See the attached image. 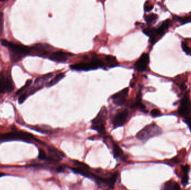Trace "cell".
I'll use <instances>...</instances> for the list:
<instances>
[{"label":"cell","mask_w":191,"mask_h":190,"mask_svg":"<svg viewBox=\"0 0 191 190\" xmlns=\"http://www.w3.org/2000/svg\"><path fill=\"white\" fill-rule=\"evenodd\" d=\"M162 133V129L154 123L145 127L143 129L136 134V138L140 141H145L149 139L158 136Z\"/></svg>","instance_id":"obj_2"},{"label":"cell","mask_w":191,"mask_h":190,"mask_svg":"<svg viewBox=\"0 0 191 190\" xmlns=\"http://www.w3.org/2000/svg\"><path fill=\"white\" fill-rule=\"evenodd\" d=\"M172 190H180V185L177 182H174Z\"/></svg>","instance_id":"obj_33"},{"label":"cell","mask_w":191,"mask_h":190,"mask_svg":"<svg viewBox=\"0 0 191 190\" xmlns=\"http://www.w3.org/2000/svg\"><path fill=\"white\" fill-rule=\"evenodd\" d=\"M149 62V56L147 53H144L135 63V68L139 71L146 70Z\"/></svg>","instance_id":"obj_10"},{"label":"cell","mask_w":191,"mask_h":190,"mask_svg":"<svg viewBox=\"0 0 191 190\" xmlns=\"http://www.w3.org/2000/svg\"><path fill=\"white\" fill-rule=\"evenodd\" d=\"M180 89H181V90H185L186 89V86L184 84H182L180 85Z\"/></svg>","instance_id":"obj_37"},{"label":"cell","mask_w":191,"mask_h":190,"mask_svg":"<svg viewBox=\"0 0 191 190\" xmlns=\"http://www.w3.org/2000/svg\"><path fill=\"white\" fill-rule=\"evenodd\" d=\"M3 29V14L0 11V35L2 34Z\"/></svg>","instance_id":"obj_27"},{"label":"cell","mask_w":191,"mask_h":190,"mask_svg":"<svg viewBox=\"0 0 191 190\" xmlns=\"http://www.w3.org/2000/svg\"><path fill=\"white\" fill-rule=\"evenodd\" d=\"M107 114L106 108L102 107L95 118L92 121V128L100 133H104L105 132V122Z\"/></svg>","instance_id":"obj_4"},{"label":"cell","mask_w":191,"mask_h":190,"mask_svg":"<svg viewBox=\"0 0 191 190\" xmlns=\"http://www.w3.org/2000/svg\"><path fill=\"white\" fill-rule=\"evenodd\" d=\"M0 79L2 82L3 93H10L13 90V85L10 75H8L6 77L1 75Z\"/></svg>","instance_id":"obj_12"},{"label":"cell","mask_w":191,"mask_h":190,"mask_svg":"<svg viewBox=\"0 0 191 190\" xmlns=\"http://www.w3.org/2000/svg\"><path fill=\"white\" fill-rule=\"evenodd\" d=\"M3 93V89H2V82L0 79V94Z\"/></svg>","instance_id":"obj_36"},{"label":"cell","mask_w":191,"mask_h":190,"mask_svg":"<svg viewBox=\"0 0 191 190\" xmlns=\"http://www.w3.org/2000/svg\"><path fill=\"white\" fill-rule=\"evenodd\" d=\"M170 21L169 20H167L164 21L160 26L156 29L157 35H163L165 33V31L169 28L170 25Z\"/></svg>","instance_id":"obj_16"},{"label":"cell","mask_w":191,"mask_h":190,"mask_svg":"<svg viewBox=\"0 0 191 190\" xmlns=\"http://www.w3.org/2000/svg\"><path fill=\"white\" fill-rule=\"evenodd\" d=\"M74 164L75 165L76 167H79V168H84V169H88L89 168V167L87 165H85L84 163L80 162L79 161H75Z\"/></svg>","instance_id":"obj_28"},{"label":"cell","mask_w":191,"mask_h":190,"mask_svg":"<svg viewBox=\"0 0 191 190\" xmlns=\"http://www.w3.org/2000/svg\"><path fill=\"white\" fill-rule=\"evenodd\" d=\"M172 161L174 162V163H177V162H178V158H173L172 159Z\"/></svg>","instance_id":"obj_38"},{"label":"cell","mask_w":191,"mask_h":190,"mask_svg":"<svg viewBox=\"0 0 191 190\" xmlns=\"http://www.w3.org/2000/svg\"><path fill=\"white\" fill-rule=\"evenodd\" d=\"M1 44L3 46L9 48L11 59L13 62H17L22 58L30 52V48L23 45L15 44L6 40H2Z\"/></svg>","instance_id":"obj_1"},{"label":"cell","mask_w":191,"mask_h":190,"mask_svg":"<svg viewBox=\"0 0 191 190\" xmlns=\"http://www.w3.org/2000/svg\"><path fill=\"white\" fill-rule=\"evenodd\" d=\"M145 20L147 24L149 25H153L158 20V16L157 15L154 13H151L148 15L145 16Z\"/></svg>","instance_id":"obj_18"},{"label":"cell","mask_w":191,"mask_h":190,"mask_svg":"<svg viewBox=\"0 0 191 190\" xmlns=\"http://www.w3.org/2000/svg\"><path fill=\"white\" fill-rule=\"evenodd\" d=\"M182 172L184 173V175H187L188 173L190 171V168L189 166L188 165H185V166H182Z\"/></svg>","instance_id":"obj_31"},{"label":"cell","mask_w":191,"mask_h":190,"mask_svg":"<svg viewBox=\"0 0 191 190\" xmlns=\"http://www.w3.org/2000/svg\"><path fill=\"white\" fill-rule=\"evenodd\" d=\"M182 48L183 50V51L188 55L191 56V48H190L188 45L187 44V43L184 41L182 42Z\"/></svg>","instance_id":"obj_21"},{"label":"cell","mask_w":191,"mask_h":190,"mask_svg":"<svg viewBox=\"0 0 191 190\" xmlns=\"http://www.w3.org/2000/svg\"><path fill=\"white\" fill-rule=\"evenodd\" d=\"M104 66L103 62L98 59H94L88 62H81L73 64L70 66L71 69L78 71H87L94 70Z\"/></svg>","instance_id":"obj_5"},{"label":"cell","mask_w":191,"mask_h":190,"mask_svg":"<svg viewBox=\"0 0 191 190\" xmlns=\"http://www.w3.org/2000/svg\"><path fill=\"white\" fill-rule=\"evenodd\" d=\"M129 93V89L126 88L115 95H112L111 99L113 102L118 106H122L125 104L126 100V98Z\"/></svg>","instance_id":"obj_9"},{"label":"cell","mask_w":191,"mask_h":190,"mask_svg":"<svg viewBox=\"0 0 191 190\" xmlns=\"http://www.w3.org/2000/svg\"><path fill=\"white\" fill-rule=\"evenodd\" d=\"M106 62L109 66H115L118 65V62L115 57H113L110 55L106 56L105 58Z\"/></svg>","instance_id":"obj_19"},{"label":"cell","mask_w":191,"mask_h":190,"mask_svg":"<svg viewBox=\"0 0 191 190\" xmlns=\"http://www.w3.org/2000/svg\"><path fill=\"white\" fill-rule=\"evenodd\" d=\"M51 47L48 44H37L30 48V52L33 51L35 55L40 56H44L50 52L51 50Z\"/></svg>","instance_id":"obj_7"},{"label":"cell","mask_w":191,"mask_h":190,"mask_svg":"<svg viewBox=\"0 0 191 190\" xmlns=\"http://www.w3.org/2000/svg\"><path fill=\"white\" fill-rule=\"evenodd\" d=\"M72 55L70 53L61 51H57L51 53L49 56V59L52 61L58 62H66Z\"/></svg>","instance_id":"obj_11"},{"label":"cell","mask_w":191,"mask_h":190,"mask_svg":"<svg viewBox=\"0 0 191 190\" xmlns=\"http://www.w3.org/2000/svg\"><path fill=\"white\" fill-rule=\"evenodd\" d=\"M27 96V95L26 93H24L23 94H22V95H21V96L19 97V103L20 104L23 103L24 101L26 100Z\"/></svg>","instance_id":"obj_32"},{"label":"cell","mask_w":191,"mask_h":190,"mask_svg":"<svg viewBox=\"0 0 191 190\" xmlns=\"http://www.w3.org/2000/svg\"><path fill=\"white\" fill-rule=\"evenodd\" d=\"M34 139L35 138L32 134L23 131L12 132L0 134V141L21 140L29 142Z\"/></svg>","instance_id":"obj_3"},{"label":"cell","mask_w":191,"mask_h":190,"mask_svg":"<svg viewBox=\"0 0 191 190\" xmlns=\"http://www.w3.org/2000/svg\"><path fill=\"white\" fill-rule=\"evenodd\" d=\"M191 109V103L190 98L188 94H186L181 100L180 106L178 110V112L180 116L186 117L190 113Z\"/></svg>","instance_id":"obj_6"},{"label":"cell","mask_w":191,"mask_h":190,"mask_svg":"<svg viewBox=\"0 0 191 190\" xmlns=\"http://www.w3.org/2000/svg\"><path fill=\"white\" fill-rule=\"evenodd\" d=\"M49 157L48 159L54 162H59L64 157V153L57 149L53 147L48 148Z\"/></svg>","instance_id":"obj_13"},{"label":"cell","mask_w":191,"mask_h":190,"mask_svg":"<svg viewBox=\"0 0 191 190\" xmlns=\"http://www.w3.org/2000/svg\"><path fill=\"white\" fill-rule=\"evenodd\" d=\"M57 171L59 172H61L64 171V168L62 166L59 167L58 168V169H57Z\"/></svg>","instance_id":"obj_35"},{"label":"cell","mask_w":191,"mask_h":190,"mask_svg":"<svg viewBox=\"0 0 191 190\" xmlns=\"http://www.w3.org/2000/svg\"><path fill=\"white\" fill-rule=\"evenodd\" d=\"M129 116V111L127 109H124L118 113L113 120L112 124L115 127L122 126L127 121Z\"/></svg>","instance_id":"obj_8"},{"label":"cell","mask_w":191,"mask_h":190,"mask_svg":"<svg viewBox=\"0 0 191 190\" xmlns=\"http://www.w3.org/2000/svg\"><path fill=\"white\" fill-rule=\"evenodd\" d=\"M160 111L158 109H154L151 112V115L153 117H156L160 115Z\"/></svg>","instance_id":"obj_30"},{"label":"cell","mask_w":191,"mask_h":190,"mask_svg":"<svg viewBox=\"0 0 191 190\" xmlns=\"http://www.w3.org/2000/svg\"><path fill=\"white\" fill-rule=\"evenodd\" d=\"M154 6L152 4L149 3V2H146L144 5V10L146 12H149L153 9Z\"/></svg>","instance_id":"obj_25"},{"label":"cell","mask_w":191,"mask_h":190,"mask_svg":"<svg viewBox=\"0 0 191 190\" xmlns=\"http://www.w3.org/2000/svg\"><path fill=\"white\" fill-rule=\"evenodd\" d=\"M174 182L172 181H168L164 185V190H172Z\"/></svg>","instance_id":"obj_26"},{"label":"cell","mask_w":191,"mask_h":190,"mask_svg":"<svg viewBox=\"0 0 191 190\" xmlns=\"http://www.w3.org/2000/svg\"><path fill=\"white\" fill-rule=\"evenodd\" d=\"M185 122L188 124L190 129L191 131V118H186L185 120Z\"/></svg>","instance_id":"obj_34"},{"label":"cell","mask_w":191,"mask_h":190,"mask_svg":"<svg viewBox=\"0 0 191 190\" xmlns=\"http://www.w3.org/2000/svg\"><path fill=\"white\" fill-rule=\"evenodd\" d=\"M2 175H3V174H2V173H0V177H1V176H2Z\"/></svg>","instance_id":"obj_39"},{"label":"cell","mask_w":191,"mask_h":190,"mask_svg":"<svg viewBox=\"0 0 191 190\" xmlns=\"http://www.w3.org/2000/svg\"><path fill=\"white\" fill-rule=\"evenodd\" d=\"M32 83V80H28L26 83L25 84V85H24V86L23 88H21L18 92H17L16 93V95H18L19 94H20L22 92H23L25 89H26Z\"/></svg>","instance_id":"obj_23"},{"label":"cell","mask_w":191,"mask_h":190,"mask_svg":"<svg viewBox=\"0 0 191 190\" xmlns=\"http://www.w3.org/2000/svg\"><path fill=\"white\" fill-rule=\"evenodd\" d=\"M38 158L40 160H41V161H44V160L48 159V155L43 149H39Z\"/></svg>","instance_id":"obj_22"},{"label":"cell","mask_w":191,"mask_h":190,"mask_svg":"<svg viewBox=\"0 0 191 190\" xmlns=\"http://www.w3.org/2000/svg\"><path fill=\"white\" fill-rule=\"evenodd\" d=\"M113 153L115 158H119L123 155V151L121 148L117 144L113 145Z\"/></svg>","instance_id":"obj_20"},{"label":"cell","mask_w":191,"mask_h":190,"mask_svg":"<svg viewBox=\"0 0 191 190\" xmlns=\"http://www.w3.org/2000/svg\"><path fill=\"white\" fill-rule=\"evenodd\" d=\"M177 20L182 24H186L191 21V19L189 17H177Z\"/></svg>","instance_id":"obj_24"},{"label":"cell","mask_w":191,"mask_h":190,"mask_svg":"<svg viewBox=\"0 0 191 190\" xmlns=\"http://www.w3.org/2000/svg\"><path fill=\"white\" fill-rule=\"evenodd\" d=\"M72 171L76 173H78L79 175H81L83 176L89 178H97V176H95L92 173L88 171V169H84V168H81L79 167H75V168H71Z\"/></svg>","instance_id":"obj_15"},{"label":"cell","mask_w":191,"mask_h":190,"mask_svg":"<svg viewBox=\"0 0 191 190\" xmlns=\"http://www.w3.org/2000/svg\"><path fill=\"white\" fill-rule=\"evenodd\" d=\"M64 77V73H60L59 74L57 75L55 78H54L51 80H50L49 83L46 84V86L47 87H50L51 86H53L54 85L58 83L61 79H62Z\"/></svg>","instance_id":"obj_17"},{"label":"cell","mask_w":191,"mask_h":190,"mask_svg":"<svg viewBox=\"0 0 191 190\" xmlns=\"http://www.w3.org/2000/svg\"><path fill=\"white\" fill-rule=\"evenodd\" d=\"M118 176V173L116 172V173H114L111 177H110L109 178H100V177H97V178L96 179V180L98 182L102 183H104V184L108 185V187L110 189H114V187L115 186V184L116 182Z\"/></svg>","instance_id":"obj_14"},{"label":"cell","mask_w":191,"mask_h":190,"mask_svg":"<svg viewBox=\"0 0 191 190\" xmlns=\"http://www.w3.org/2000/svg\"><path fill=\"white\" fill-rule=\"evenodd\" d=\"M188 179H189V177L187 175H184L182 178L181 179V183L185 186L186 185H187L188 183Z\"/></svg>","instance_id":"obj_29"}]
</instances>
